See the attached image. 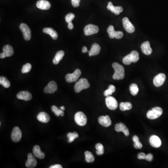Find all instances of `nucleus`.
I'll return each mask as SVG.
<instances>
[{
  "mask_svg": "<svg viewBox=\"0 0 168 168\" xmlns=\"http://www.w3.org/2000/svg\"><path fill=\"white\" fill-rule=\"evenodd\" d=\"M112 66L115 71L113 76V80H120L123 79L125 77V71L123 67L117 63H113Z\"/></svg>",
  "mask_w": 168,
  "mask_h": 168,
  "instance_id": "obj_1",
  "label": "nucleus"
},
{
  "mask_svg": "<svg viewBox=\"0 0 168 168\" xmlns=\"http://www.w3.org/2000/svg\"><path fill=\"white\" fill-rule=\"evenodd\" d=\"M139 60V54L137 51H133L124 57L123 59V64L126 65H129L131 63H136Z\"/></svg>",
  "mask_w": 168,
  "mask_h": 168,
  "instance_id": "obj_2",
  "label": "nucleus"
},
{
  "mask_svg": "<svg viewBox=\"0 0 168 168\" xmlns=\"http://www.w3.org/2000/svg\"><path fill=\"white\" fill-rule=\"evenodd\" d=\"M90 84L86 79H81L75 84L74 90L76 93H79L84 89L89 88Z\"/></svg>",
  "mask_w": 168,
  "mask_h": 168,
  "instance_id": "obj_3",
  "label": "nucleus"
},
{
  "mask_svg": "<svg viewBox=\"0 0 168 168\" xmlns=\"http://www.w3.org/2000/svg\"><path fill=\"white\" fill-rule=\"evenodd\" d=\"M163 113V111L161 108L155 107L148 112L147 116L149 119L154 120L159 117Z\"/></svg>",
  "mask_w": 168,
  "mask_h": 168,
  "instance_id": "obj_4",
  "label": "nucleus"
},
{
  "mask_svg": "<svg viewBox=\"0 0 168 168\" xmlns=\"http://www.w3.org/2000/svg\"><path fill=\"white\" fill-rule=\"evenodd\" d=\"M75 123L80 126H85L87 123V118L83 113L82 112H78L76 113L74 116Z\"/></svg>",
  "mask_w": 168,
  "mask_h": 168,
  "instance_id": "obj_5",
  "label": "nucleus"
},
{
  "mask_svg": "<svg viewBox=\"0 0 168 168\" xmlns=\"http://www.w3.org/2000/svg\"><path fill=\"white\" fill-rule=\"evenodd\" d=\"M107 32L109 34V37L111 39L114 38L117 39H120L123 38V33L121 31H116L114 30V27L112 25H110L107 30Z\"/></svg>",
  "mask_w": 168,
  "mask_h": 168,
  "instance_id": "obj_6",
  "label": "nucleus"
},
{
  "mask_svg": "<svg viewBox=\"0 0 168 168\" xmlns=\"http://www.w3.org/2000/svg\"><path fill=\"white\" fill-rule=\"evenodd\" d=\"M81 74V72L79 69H77L73 73L68 74L66 76V80L67 82L72 83L76 81Z\"/></svg>",
  "mask_w": 168,
  "mask_h": 168,
  "instance_id": "obj_7",
  "label": "nucleus"
},
{
  "mask_svg": "<svg viewBox=\"0 0 168 168\" xmlns=\"http://www.w3.org/2000/svg\"><path fill=\"white\" fill-rule=\"evenodd\" d=\"M20 29L23 35L24 39L26 41H29L31 38V30L27 24L21 23L20 25Z\"/></svg>",
  "mask_w": 168,
  "mask_h": 168,
  "instance_id": "obj_8",
  "label": "nucleus"
},
{
  "mask_svg": "<svg viewBox=\"0 0 168 168\" xmlns=\"http://www.w3.org/2000/svg\"><path fill=\"white\" fill-rule=\"evenodd\" d=\"M105 103L107 107L110 109L114 110L117 108V101L113 97L110 96L106 97L105 98Z\"/></svg>",
  "mask_w": 168,
  "mask_h": 168,
  "instance_id": "obj_9",
  "label": "nucleus"
},
{
  "mask_svg": "<svg viewBox=\"0 0 168 168\" xmlns=\"http://www.w3.org/2000/svg\"><path fill=\"white\" fill-rule=\"evenodd\" d=\"M84 31L86 36H90L97 33L99 31V29L98 26L90 24L87 25L85 27Z\"/></svg>",
  "mask_w": 168,
  "mask_h": 168,
  "instance_id": "obj_10",
  "label": "nucleus"
},
{
  "mask_svg": "<svg viewBox=\"0 0 168 168\" xmlns=\"http://www.w3.org/2000/svg\"><path fill=\"white\" fill-rule=\"evenodd\" d=\"M123 25L127 32L132 33L135 31V28L132 23L129 21L127 17H124L123 19Z\"/></svg>",
  "mask_w": 168,
  "mask_h": 168,
  "instance_id": "obj_11",
  "label": "nucleus"
},
{
  "mask_svg": "<svg viewBox=\"0 0 168 168\" xmlns=\"http://www.w3.org/2000/svg\"><path fill=\"white\" fill-rule=\"evenodd\" d=\"M22 134L21 129L18 127H14L11 134V139L14 142H17L21 140Z\"/></svg>",
  "mask_w": 168,
  "mask_h": 168,
  "instance_id": "obj_12",
  "label": "nucleus"
},
{
  "mask_svg": "<svg viewBox=\"0 0 168 168\" xmlns=\"http://www.w3.org/2000/svg\"><path fill=\"white\" fill-rule=\"evenodd\" d=\"M14 54V50L13 47L9 45H6L3 48V52L0 54V58L4 59L6 57L12 56Z\"/></svg>",
  "mask_w": 168,
  "mask_h": 168,
  "instance_id": "obj_13",
  "label": "nucleus"
},
{
  "mask_svg": "<svg viewBox=\"0 0 168 168\" xmlns=\"http://www.w3.org/2000/svg\"><path fill=\"white\" fill-rule=\"evenodd\" d=\"M58 89L57 83L54 81L50 82L44 89V92L46 94H53Z\"/></svg>",
  "mask_w": 168,
  "mask_h": 168,
  "instance_id": "obj_14",
  "label": "nucleus"
},
{
  "mask_svg": "<svg viewBox=\"0 0 168 168\" xmlns=\"http://www.w3.org/2000/svg\"><path fill=\"white\" fill-rule=\"evenodd\" d=\"M165 80H166V76L164 74H159L157 75L154 79V84L155 87H161L163 85Z\"/></svg>",
  "mask_w": 168,
  "mask_h": 168,
  "instance_id": "obj_15",
  "label": "nucleus"
},
{
  "mask_svg": "<svg viewBox=\"0 0 168 168\" xmlns=\"http://www.w3.org/2000/svg\"><path fill=\"white\" fill-rule=\"evenodd\" d=\"M37 165V161L34 155L31 153L28 154V159L25 165L28 168H35Z\"/></svg>",
  "mask_w": 168,
  "mask_h": 168,
  "instance_id": "obj_16",
  "label": "nucleus"
},
{
  "mask_svg": "<svg viewBox=\"0 0 168 168\" xmlns=\"http://www.w3.org/2000/svg\"><path fill=\"white\" fill-rule=\"evenodd\" d=\"M16 96L19 100L25 101H30L32 99V95L28 91H20L17 94Z\"/></svg>",
  "mask_w": 168,
  "mask_h": 168,
  "instance_id": "obj_17",
  "label": "nucleus"
},
{
  "mask_svg": "<svg viewBox=\"0 0 168 168\" xmlns=\"http://www.w3.org/2000/svg\"><path fill=\"white\" fill-rule=\"evenodd\" d=\"M107 9L108 10H110L112 13H114L116 15H119L123 10V7H120V6L115 7V6H113L112 2H109L108 3Z\"/></svg>",
  "mask_w": 168,
  "mask_h": 168,
  "instance_id": "obj_18",
  "label": "nucleus"
},
{
  "mask_svg": "<svg viewBox=\"0 0 168 168\" xmlns=\"http://www.w3.org/2000/svg\"><path fill=\"white\" fill-rule=\"evenodd\" d=\"M149 142L152 147L155 148L160 147L161 146V140L160 138L156 135H152L149 139Z\"/></svg>",
  "mask_w": 168,
  "mask_h": 168,
  "instance_id": "obj_19",
  "label": "nucleus"
},
{
  "mask_svg": "<svg viewBox=\"0 0 168 168\" xmlns=\"http://www.w3.org/2000/svg\"><path fill=\"white\" fill-rule=\"evenodd\" d=\"M98 122L100 124L105 127H108L111 125L112 121L108 116H102L98 119Z\"/></svg>",
  "mask_w": 168,
  "mask_h": 168,
  "instance_id": "obj_20",
  "label": "nucleus"
},
{
  "mask_svg": "<svg viewBox=\"0 0 168 168\" xmlns=\"http://www.w3.org/2000/svg\"><path fill=\"white\" fill-rule=\"evenodd\" d=\"M37 7L42 10H48L51 8V4L47 1L39 0L37 2Z\"/></svg>",
  "mask_w": 168,
  "mask_h": 168,
  "instance_id": "obj_21",
  "label": "nucleus"
},
{
  "mask_svg": "<svg viewBox=\"0 0 168 168\" xmlns=\"http://www.w3.org/2000/svg\"><path fill=\"white\" fill-rule=\"evenodd\" d=\"M141 51L143 53L146 55H149L152 52V48L150 47V43L148 41H146L141 45Z\"/></svg>",
  "mask_w": 168,
  "mask_h": 168,
  "instance_id": "obj_22",
  "label": "nucleus"
},
{
  "mask_svg": "<svg viewBox=\"0 0 168 168\" xmlns=\"http://www.w3.org/2000/svg\"><path fill=\"white\" fill-rule=\"evenodd\" d=\"M115 130L117 132H123L126 136H128L129 135L128 128L123 123L116 124L115 126Z\"/></svg>",
  "mask_w": 168,
  "mask_h": 168,
  "instance_id": "obj_23",
  "label": "nucleus"
},
{
  "mask_svg": "<svg viewBox=\"0 0 168 168\" xmlns=\"http://www.w3.org/2000/svg\"><path fill=\"white\" fill-rule=\"evenodd\" d=\"M101 51V47L98 44L95 43L91 46L90 50L88 52L89 56H93L98 55Z\"/></svg>",
  "mask_w": 168,
  "mask_h": 168,
  "instance_id": "obj_24",
  "label": "nucleus"
},
{
  "mask_svg": "<svg viewBox=\"0 0 168 168\" xmlns=\"http://www.w3.org/2000/svg\"><path fill=\"white\" fill-rule=\"evenodd\" d=\"M37 119L41 123H48L50 120V117L45 112H41L37 116Z\"/></svg>",
  "mask_w": 168,
  "mask_h": 168,
  "instance_id": "obj_25",
  "label": "nucleus"
},
{
  "mask_svg": "<svg viewBox=\"0 0 168 168\" xmlns=\"http://www.w3.org/2000/svg\"><path fill=\"white\" fill-rule=\"evenodd\" d=\"M33 153L34 156L39 159H44L45 157V154L44 152L41 151L40 147L36 145L33 148Z\"/></svg>",
  "mask_w": 168,
  "mask_h": 168,
  "instance_id": "obj_26",
  "label": "nucleus"
},
{
  "mask_svg": "<svg viewBox=\"0 0 168 168\" xmlns=\"http://www.w3.org/2000/svg\"><path fill=\"white\" fill-rule=\"evenodd\" d=\"M43 32L50 35L52 38L54 40H56L58 38V35L57 32L53 30L52 28H46L43 30Z\"/></svg>",
  "mask_w": 168,
  "mask_h": 168,
  "instance_id": "obj_27",
  "label": "nucleus"
},
{
  "mask_svg": "<svg viewBox=\"0 0 168 168\" xmlns=\"http://www.w3.org/2000/svg\"><path fill=\"white\" fill-rule=\"evenodd\" d=\"M65 55V52L63 51H60L56 53L55 57L53 60V63L54 65H58L60 61L63 59Z\"/></svg>",
  "mask_w": 168,
  "mask_h": 168,
  "instance_id": "obj_28",
  "label": "nucleus"
},
{
  "mask_svg": "<svg viewBox=\"0 0 168 168\" xmlns=\"http://www.w3.org/2000/svg\"><path fill=\"white\" fill-rule=\"evenodd\" d=\"M132 108V105L130 102H121L120 104V110H129Z\"/></svg>",
  "mask_w": 168,
  "mask_h": 168,
  "instance_id": "obj_29",
  "label": "nucleus"
},
{
  "mask_svg": "<svg viewBox=\"0 0 168 168\" xmlns=\"http://www.w3.org/2000/svg\"><path fill=\"white\" fill-rule=\"evenodd\" d=\"M85 160L87 163H93L95 161V156L91 152L88 151H86L85 152Z\"/></svg>",
  "mask_w": 168,
  "mask_h": 168,
  "instance_id": "obj_30",
  "label": "nucleus"
},
{
  "mask_svg": "<svg viewBox=\"0 0 168 168\" xmlns=\"http://www.w3.org/2000/svg\"><path fill=\"white\" fill-rule=\"evenodd\" d=\"M67 137L68 138V142L71 143L74 141L75 139L79 137V134L76 132L73 133H69L67 134Z\"/></svg>",
  "mask_w": 168,
  "mask_h": 168,
  "instance_id": "obj_31",
  "label": "nucleus"
},
{
  "mask_svg": "<svg viewBox=\"0 0 168 168\" xmlns=\"http://www.w3.org/2000/svg\"><path fill=\"white\" fill-rule=\"evenodd\" d=\"M133 141L134 142V147L137 149H141L142 148V145L141 142H140L139 139L138 137L136 135H134L133 137Z\"/></svg>",
  "mask_w": 168,
  "mask_h": 168,
  "instance_id": "obj_32",
  "label": "nucleus"
},
{
  "mask_svg": "<svg viewBox=\"0 0 168 168\" xmlns=\"http://www.w3.org/2000/svg\"><path fill=\"white\" fill-rule=\"evenodd\" d=\"M0 84L6 88H9L10 86L9 81L7 78L3 76L0 77Z\"/></svg>",
  "mask_w": 168,
  "mask_h": 168,
  "instance_id": "obj_33",
  "label": "nucleus"
},
{
  "mask_svg": "<svg viewBox=\"0 0 168 168\" xmlns=\"http://www.w3.org/2000/svg\"><path fill=\"white\" fill-rule=\"evenodd\" d=\"M52 111L55 113V115L57 116H64V111L58 109L55 105H52Z\"/></svg>",
  "mask_w": 168,
  "mask_h": 168,
  "instance_id": "obj_34",
  "label": "nucleus"
},
{
  "mask_svg": "<svg viewBox=\"0 0 168 168\" xmlns=\"http://www.w3.org/2000/svg\"><path fill=\"white\" fill-rule=\"evenodd\" d=\"M115 91H116V87L113 85H110L108 89L105 91L104 92V95L106 97L109 96L110 95H111L113 93H114Z\"/></svg>",
  "mask_w": 168,
  "mask_h": 168,
  "instance_id": "obj_35",
  "label": "nucleus"
},
{
  "mask_svg": "<svg viewBox=\"0 0 168 168\" xmlns=\"http://www.w3.org/2000/svg\"><path fill=\"white\" fill-rule=\"evenodd\" d=\"M130 91L132 95L135 96L138 93L139 88L138 86L135 84H132L129 88Z\"/></svg>",
  "mask_w": 168,
  "mask_h": 168,
  "instance_id": "obj_36",
  "label": "nucleus"
},
{
  "mask_svg": "<svg viewBox=\"0 0 168 168\" xmlns=\"http://www.w3.org/2000/svg\"><path fill=\"white\" fill-rule=\"evenodd\" d=\"M95 148L96 149V154L98 155H102L104 153V148L103 146L101 143H97L96 145Z\"/></svg>",
  "mask_w": 168,
  "mask_h": 168,
  "instance_id": "obj_37",
  "label": "nucleus"
},
{
  "mask_svg": "<svg viewBox=\"0 0 168 168\" xmlns=\"http://www.w3.org/2000/svg\"><path fill=\"white\" fill-rule=\"evenodd\" d=\"M32 66L30 63H27L23 66L22 69V73H29L31 70Z\"/></svg>",
  "mask_w": 168,
  "mask_h": 168,
  "instance_id": "obj_38",
  "label": "nucleus"
},
{
  "mask_svg": "<svg viewBox=\"0 0 168 168\" xmlns=\"http://www.w3.org/2000/svg\"><path fill=\"white\" fill-rule=\"evenodd\" d=\"M75 15L73 13H69L67 14L65 17L66 22L68 23H71L74 19Z\"/></svg>",
  "mask_w": 168,
  "mask_h": 168,
  "instance_id": "obj_39",
  "label": "nucleus"
},
{
  "mask_svg": "<svg viewBox=\"0 0 168 168\" xmlns=\"http://www.w3.org/2000/svg\"><path fill=\"white\" fill-rule=\"evenodd\" d=\"M72 1V5L74 7L77 8L80 6V0H71Z\"/></svg>",
  "mask_w": 168,
  "mask_h": 168,
  "instance_id": "obj_40",
  "label": "nucleus"
},
{
  "mask_svg": "<svg viewBox=\"0 0 168 168\" xmlns=\"http://www.w3.org/2000/svg\"><path fill=\"white\" fill-rule=\"evenodd\" d=\"M153 159V156L151 154H148L146 156L145 160H146L148 161L151 162Z\"/></svg>",
  "mask_w": 168,
  "mask_h": 168,
  "instance_id": "obj_41",
  "label": "nucleus"
},
{
  "mask_svg": "<svg viewBox=\"0 0 168 168\" xmlns=\"http://www.w3.org/2000/svg\"><path fill=\"white\" fill-rule=\"evenodd\" d=\"M146 156V155L144 153H140L137 155V157L139 159H145Z\"/></svg>",
  "mask_w": 168,
  "mask_h": 168,
  "instance_id": "obj_42",
  "label": "nucleus"
},
{
  "mask_svg": "<svg viewBox=\"0 0 168 168\" xmlns=\"http://www.w3.org/2000/svg\"><path fill=\"white\" fill-rule=\"evenodd\" d=\"M50 168H62V167L61 165L60 164H55V165H52V166H50Z\"/></svg>",
  "mask_w": 168,
  "mask_h": 168,
  "instance_id": "obj_43",
  "label": "nucleus"
},
{
  "mask_svg": "<svg viewBox=\"0 0 168 168\" xmlns=\"http://www.w3.org/2000/svg\"><path fill=\"white\" fill-rule=\"evenodd\" d=\"M68 29H69V30H73V23H72V22L69 23L68 25Z\"/></svg>",
  "mask_w": 168,
  "mask_h": 168,
  "instance_id": "obj_44",
  "label": "nucleus"
},
{
  "mask_svg": "<svg viewBox=\"0 0 168 168\" xmlns=\"http://www.w3.org/2000/svg\"><path fill=\"white\" fill-rule=\"evenodd\" d=\"M82 52L83 53H85L88 52V49H87V48L86 47V46H84V47H83L82 50Z\"/></svg>",
  "mask_w": 168,
  "mask_h": 168,
  "instance_id": "obj_45",
  "label": "nucleus"
},
{
  "mask_svg": "<svg viewBox=\"0 0 168 168\" xmlns=\"http://www.w3.org/2000/svg\"><path fill=\"white\" fill-rule=\"evenodd\" d=\"M60 109H61L62 110L64 111L65 110V106H61L60 108Z\"/></svg>",
  "mask_w": 168,
  "mask_h": 168,
  "instance_id": "obj_46",
  "label": "nucleus"
}]
</instances>
